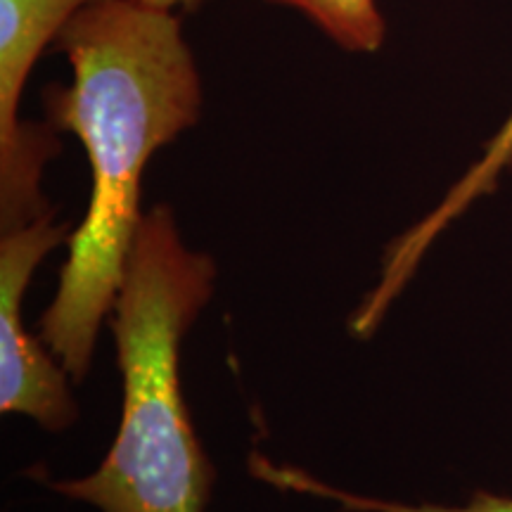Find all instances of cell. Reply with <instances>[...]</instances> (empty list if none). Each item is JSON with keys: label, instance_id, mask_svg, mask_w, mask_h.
Listing matches in <instances>:
<instances>
[{"label": "cell", "instance_id": "6", "mask_svg": "<svg viewBox=\"0 0 512 512\" xmlns=\"http://www.w3.org/2000/svg\"><path fill=\"white\" fill-rule=\"evenodd\" d=\"M249 472L259 479V482L271 484L280 491H290V494L313 496L320 501H330L339 505L347 512H512V496L491 494V491L479 489L470 496V501L463 505H441V503H403L392 501V498H377L363 496L354 491L339 489L323 479L313 477L311 472L302 467L273 463L264 453H252L249 456Z\"/></svg>", "mask_w": 512, "mask_h": 512}, {"label": "cell", "instance_id": "5", "mask_svg": "<svg viewBox=\"0 0 512 512\" xmlns=\"http://www.w3.org/2000/svg\"><path fill=\"white\" fill-rule=\"evenodd\" d=\"M512 164V110L505 124L484 147L482 157L470 166V171L446 192V197L434 207L425 219H420L413 228L399 235L382 256L380 278L373 290H368L361 306L354 313L356 330L373 335L382 318L387 316L389 306L399 297L408 280L413 278L415 268L422 261L427 249L439 233L451 226L472 202L482 195H489L496 188L498 178Z\"/></svg>", "mask_w": 512, "mask_h": 512}, {"label": "cell", "instance_id": "8", "mask_svg": "<svg viewBox=\"0 0 512 512\" xmlns=\"http://www.w3.org/2000/svg\"><path fill=\"white\" fill-rule=\"evenodd\" d=\"M143 3L155 5V8H164V10H181V12H195L200 10L207 0H143Z\"/></svg>", "mask_w": 512, "mask_h": 512}, {"label": "cell", "instance_id": "1", "mask_svg": "<svg viewBox=\"0 0 512 512\" xmlns=\"http://www.w3.org/2000/svg\"><path fill=\"white\" fill-rule=\"evenodd\" d=\"M53 46L72 67V86L46 88L43 105L55 131L81 140L91 200L38 328L50 354L81 382L145 216V166L200 121L202 79L181 17L143 0H95L64 24Z\"/></svg>", "mask_w": 512, "mask_h": 512}, {"label": "cell", "instance_id": "2", "mask_svg": "<svg viewBox=\"0 0 512 512\" xmlns=\"http://www.w3.org/2000/svg\"><path fill=\"white\" fill-rule=\"evenodd\" d=\"M214 280V259L185 245L174 211H147L112 309L124 389L117 437L98 470L50 489L100 512L207 510L214 467L183 399L181 342Z\"/></svg>", "mask_w": 512, "mask_h": 512}, {"label": "cell", "instance_id": "3", "mask_svg": "<svg viewBox=\"0 0 512 512\" xmlns=\"http://www.w3.org/2000/svg\"><path fill=\"white\" fill-rule=\"evenodd\" d=\"M95 0H0V226L17 230L48 214L41 176L60 152L50 124L19 119V100L38 57L64 24Z\"/></svg>", "mask_w": 512, "mask_h": 512}, {"label": "cell", "instance_id": "7", "mask_svg": "<svg viewBox=\"0 0 512 512\" xmlns=\"http://www.w3.org/2000/svg\"><path fill=\"white\" fill-rule=\"evenodd\" d=\"M299 10L349 53H375L382 48L387 27L377 0H264Z\"/></svg>", "mask_w": 512, "mask_h": 512}, {"label": "cell", "instance_id": "4", "mask_svg": "<svg viewBox=\"0 0 512 512\" xmlns=\"http://www.w3.org/2000/svg\"><path fill=\"white\" fill-rule=\"evenodd\" d=\"M69 238L72 230L55 221V209L0 238V411L27 415L50 432L74 425L79 411L69 373L24 328L22 299L43 256Z\"/></svg>", "mask_w": 512, "mask_h": 512}]
</instances>
